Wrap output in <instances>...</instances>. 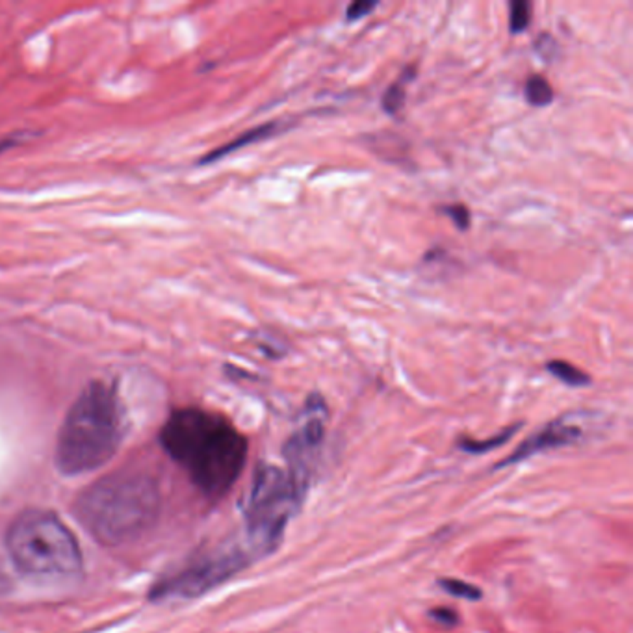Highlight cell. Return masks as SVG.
I'll list each match as a JSON object with an SVG mask.
<instances>
[{
	"instance_id": "obj_12",
	"label": "cell",
	"mask_w": 633,
	"mask_h": 633,
	"mask_svg": "<svg viewBox=\"0 0 633 633\" xmlns=\"http://www.w3.org/2000/svg\"><path fill=\"white\" fill-rule=\"evenodd\" d=\"M438 585L442 587V590H446L448 595L455 596V598L476 602L483 596V592L476 585H470L467 581L455 580V578H442V580H438Z\"/></svg>"
},
{
	"instance_id": "obj_16",
	"label": "cell",
	"mask_w": 633,
	"mask_h": 633,
	"mask_svg": "<svg viewBox=\"0 0 633 633\" xmlns=\"http://www.w3.org/2000/svg\"><path fill=\"white\" fill-rule=\"evenodd\" d=\"M377 2H371V0H357V2H353V4L348 6V10H346V19L348 21H358L362 17H366L370 15L371 11L377 8Z\"/></svg>"
},
{
	"instance_id": "obj_1",
	"label": "cell",
	"mask_w": 633,
	"mask_h": 633,
	"mask_svg": "<svg viewBox=\"0 0 633 633\" xmlns=\"http://www.w3.org/2000/svg\"><path fill=\"white\" fill-rule=\"evenodd\" d=\"M160 444L208 498L227 494L248 461V438L225 416L199 407L173 410Z\"/></svg>"
},
{
	"instance_id": "obj_14",
	"label": "cell",
	"mask_w": 633,
	"mask_h": 633,
	"mask_svg": "<svg viewBox=\"0 0 633 633\" xmlns=\"http://www.w3.org/2000/svg\"><path fill=\"white\" fill-rule=\"evenodd\" d=\"M405 99H407V93H405L403 84L395 82V84L388 86V90L385 91L381 106L388 115H395L400 114L401 108L405 106Z\"/></svg>"
},
{
	"instance_id": "obj_17",
	"label": "cell",
	"mask_w": 633,
	"mask_h": 633,
	"mask_svg": "<svg viewBox=\"0 0 633 633\" xmlns=\"http://www.w3.org/2000/svg\"><path fill=\"white\" fill-rule=\"evenodd\" d=\"M535 50H537L544 60H550L552 56H555L557 43L553 41V38L550 33H543V36H538V39L535 41Z\"/></svg>"
},
{
	"instance_id": "obj_4",
	"label": "cell",
	"mask_w": 633,
	"mask_h": 633,
	"mask_svg": "<svg viewBox=\"0 0 633 633\" xmlns=\"http://www.w3.org/2000/svg\"><path fill=\"white\" fill-rule=\"evenodd\" d=\"M6 550L15 568L43 583L75 580L82 572L77 537L53 511L26 509L6 529Z\"/></svg>"
},
{
	"instance_id": "obj_6",
	"label": "cell",
	"mask_w": 633,
	"mask_h": 633,
	"mask_svg": "<svg viewBox=\"0 0 633 633\" xmlns=\"http://www.w3.org/2000/svg\"><path fill=\"white\" fill-rule=\"evenodd\" d=\"M260 557L245 544H230L199 557L179 574L158 583L153 598H197L210 589H216Z\"/></svg>"
},
{
	"instance_id": "obj_15",
	"label": "cell",
	"mask_w": 633,
	"mask_h": 633,
	"mask_svg": "<svg viewBox=\"0 0 633 633\" xmlns=\"http://www.w3.org/2000/svg\"><path fill=\"white\" fill-rule=\"evenodd\" d=\"M442 212L448 216L450 219H452L453 225H455L459 230L470 229L472 214H470V210H468L464 205H446V206H442Z\"/></svg>"
},
{
	"instance_id": "obj_9",
	"label": "cell",
	"mask_w": 633,
	"mask_h": 633,
	"mask_svg": "<svg viewBox=\"0 0 633 633\" xmlns=\"http://www.w3.org/2000/svg\"><path fill=\"white\" fill-rule=\"evenodd\" d=\"M520 427H522V422L501 429L500 433L494 435V437H491V438H485V440H476V438H462V440H459L457 448L462 450V452L472 453V455H481V453L491 452V450L500 448V446H504L505 442H509L511 438L516 435V431H518Z\"/></svg>"
},
{
	"instance_id": "obj_11",
	"label": "cell",
	"mask_w": 633,
	"mask_h": 633,
	"mask_svg": "<svg viewBox=\"0 0 633 633\" xmlns=\"http://www.w3.org/2000/svg\"><path fill=\"white\" fill-rule=\"evenodd\" d=\"M524 97L531 106H548L553 100L552 84L541 75H533L526 80Z\"/></svg>"
},
{
	"instance_id": "obj_8",
	"label": "cell",
	"mask_w": 633,
	"mask_h": 633,
	"mask_svg": "<svg viewBox=\"0 0 633 633\" xmlns=\"http://www.w3.org/2000/svg\"><path fill=\"white\" fill-rule=\"evenodd\" d=\"M290 127L288 123H282V121H267V123L258 124L255 129H249L248 132L240 134L238 138L233 139L230 143L227 145H221V147L214 149L212 153H208L206 156L201 158V164H210V162H216L219 158L227 156V154L234 153V151H238V149L245 147V145H252V143H258V142H264L267 138H273L277 136L279 132L286 130Z\"/></svg>"
},
{
	"instance_id": "obj_7",
	"label": "cell",
	"mask_w": 633,
	"mask_h": 633,
	"mask_svg": "<svg viewBox=\"0 0 633 633\" xmlns=\"http://www.w3.org/2000/svg\"><path fill=\"white\" fill-rule=\"evenodd\" d=\"M581 438H583V427L574 420V416H561V418L552 420L543 429H538L537 433L531 435L528 440L520 444L509 457H505L504 461L498 462L496 468L511 467V464L524 461V459L533 457L537 453L550 452V450L555 448H565V446L580 442Z\"/></svg>"
},
{
	"instance_id": "obj_3",
	"label": "cell",
	"mask_w": 633,
	"mask_h": 633,
	"mask_svg": "<svg viewBox=\"0 0 633 633\" xmlns=\"http://www.w3.org/2000/svg\"><path fill=\"white\" fill-rule=\"evenodd\" d=\"M127 431L123 403L114 386L93 381L67 410L56 440V468L84 476L112 461Z\"/></svg>"
},
{
	"instance_id": "obj_18",
	"label": "cell",
	"mask_w": 633,
	"mask_h": 633,
	"mask_svg": "<svg viewBox=\"0 0 633 633\" xmlns=\"http://www.w3.org/2000/svg\"><path fill=\"white\" fill-rule=\"evenodd\" d=\"M429 617L437 622L444 624V626H453L457 624V613L452 611L450 607H435V610L429 611Z\"/></svg>"
},
{
	"instance_id": "obj_13",
	"label": "cell",
	"mask_w": 633,
	"mask_h": 633,
	"mask_svg": "<svg viewBox=\"0 0 633 633\" xmlns=\"http://www.w3.org/2000/svg\"><path fill=\"white\" fill-rule=\"evenodd\" d=\"M531 23V4L526 0H516L509 4V30L522 33Z\"/></svg>"
},
{
	"instance_id": "obj_5",
	"label": "cell",
	"mask_w": 633,
	"mask_h": 633,
	"mask_svg": "<svg viewBox=\"0 0 633 633\" xmlns=\"http://www.w3.org/2000/svg\"><path fill=\"white\" fill-rule=\"evenodd\" d=\"M301 505L303 500L295 492L288 472L267 462L258 464L243 509L248 543L258 557L270 555L279 548L288 520Z\"/></svg>"
},
{
	"instance_id": "obj_2",
	"label": "cell",
	"mask_w": 633,
	"mask_h": 633,
	"mask_svg": "<svg viewBox=\"0 0 633 633\" xmlns=\"http://www.w3.org/2000/svg\"><path fill=\"white\" fill-rule=\"evenodd\" d=\"M162 496L156 481L143 472H115L102 477L75 501V516L102 546L138 541L156 524Z\"/></svg>"
},
{
	"instance_id": "obj_10",
	"label": "cell",
	"mask_w": 633,
	"mask_h": 633,
	"mask_svg": "<svg viewBox=\"0 0 633 633\" xmlns=\"http://www.w3.org/2000/svg\"><path fill=\"white\" fill-rule=\"evenodd\" d=\"M546 370L568 386H587L590 383V377L587 376L585 371H581L580 368H576L567 361H559V358L550 361L546 364Z\"/></svg>"
}]
</instances>
